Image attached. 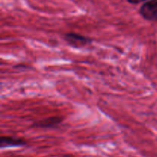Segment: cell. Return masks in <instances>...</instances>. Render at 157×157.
I'll return each instance as SVG.
<instances>
[{
    "label": "cell",
    "mask_w": 157,
    "mask_h": 157,
    "mask_svg": "<svg viewBox=\"0 0 157 157\" xmlns=\"http://www.w3.org/2000/svg\"><path fill=\"white\" fill-rule=\"evenodd\" d=\"M139 14L147 21H157V0L145 2L140 8Z\"/></svg>",
    "instance_id": "cell-2"
},
{
    "label": "cell",
    "mask_w": 157,
    "mask_h": 157,
    "mask_svg": "<svg viewBox=\"0 0 157 157\" xmlns=\"http://www.w3.org/2000/svg\"><path fill=\"white\" fill-rule=\"evenodd\" d=\"M64 39L68 45L75 48H81L92 43L91 38L76 32L65 33L64 35Z\"/></svg>",
    "instance_id": "cell-1"
},
{
    "label": "cell",
    "mask_w": 157,
    "mask_h": 157,
    "mask_svg": "<svg viewBox=\"0 0 157 157\" xmlns=\"http://www.w3.org/2000/svg\"><path fill=\"white\" fill-rule=\"evenodd\" d=\"M130 4L132 5H138L140 3H142V2H145L148 1V0H127Z\"/></svg>",
    "instance_id": "cell-5"
},
{
    "label": "cell",
    "mask_w": 157,
    "mask_h": 157,
    "mask_svg": "<svg viewBox=\"0 0 157 157\" xmlns=\"http://www.w3.org/2000/svg\"><path fill=\"white\" fill-rule=\"evenodd\" d=\"M64 118L61 116H53L49 117L45 119L41 120V121H36L32 125V127H36V128H55L58 127L61 124H62Z\"/></svg>",
    "instance_id": "cell-3"
},
{
    "label": "cell",
    "mask_w": 157,
    "mask_h": 157,
    "mask_svg": "<svg viewBox=\"0 0 157 157\" xmlns=\"http://www.w3.org/2000/svg\"><path fill=\"white\" fill-rule=\"evenodd\" d=\"M27 142L22 138L15 136H2L0 137V148L4 149L9 147H23L26 145Z\"/></svg>",
    "instance_id": "cell-4"
}]
</instances>
